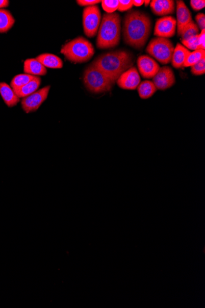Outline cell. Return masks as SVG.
<instances>
[{"instance_id":"1f68e13d","label":"cell","mask_w":205,"mask_h":308,"mask_svg":"<svg viewBox=\"0 0 205 308\" xmlns=\"http://www.w3.org/2000/svg\"><path fill=\"white\" fill-rule=\"evenodd\" d=\"M76 2L78 5L81 6V7H87L98 4L99 3H101V1H99V0H79Z\"/></svg>"},{"instance_id":"52a82bcc","label":"cell","mask_w":205,"mask_h":308,"mask_svg":"<svg viewBox=\"0 0 205 308\" xmlns=\"http://www.w3.org/2000/svg\"><path fill=\"white\" fill-rule=\"evenodd\" d=\"M101 14L97 5L87 7L84 9L83 23L84 34L92 38L97 34L100 25Z\"/></svg>"},{"instance_id":"f546056e","label":"cell","mask_w":205,"mask_h":308,"mask_svg":"<svg viewBox=\"0 0 205 308\" xmlns=\"http://www.w3.org/2000/svg\"><path fill=\"white\" fill-rule=\"evenodd\" d=\"M191 7L195 11H199L205 7L204 0H191L190 2Z\"/></svg>"},{"instance_id":"d4e9b609","label":"cell","mask_w":205,"mask_h":308,"mask_svg":"<svg viewBox=\"0 0 205 308\" xmlns=\"http://www.w3.org/2000/svg\"><path fill=\"white\" fill-rule=\"evenodd\" d=\"M191 73L195 76L203 75L205 73V57L199 61L197 64L192 66Z\"/></svg>"},{"instance_id":"9c48e42d","label":"cell","mask_w":205,"mask_h":308,"mask_svg":"<svg viewBox=\"0 0 205 308\" xmlns=\"http://www.w3.org/2000/svg\"><path fill=\"white\" fill-rule=\"evenodd\" d=\"M176 19L173 16H164L156 20L153 35L157 37L172 38L176 34Z\"/></svg>"},{"instance_id":"e0dca14e","label":"cell","mask_w":205,"mask_h":308,"mask_svg":"<svg viewBox=\"0 0 205 308\" xmlns=\"http://www.w3.org/2000/svg\"><path fill=\"white\" fill-rule=\"evenodd\" d=\"M36 59L41 63L46 68H62L63 66L62 60L59 57L52 55V54H42L38 56Z\"/></svg>"},{"instance_id":"ba28073f","label":"cell","mask_w":205,"mask_h":308,"mask_svg":"<svg viewBox=\"0 0 205 308\" xmlns=\"http://www.w3.org/2000/svg\"><path fill=\"white\" fill-rule=\"evenodd\" d=\"M50 89V86H47L29 96L22 98L21 105L23 111L27 113L37 111L42 104L47 99Z\"/></svg>"},{"instance_id":"83f0119b","label":"cell","mask_w":205,"mask_h":308,"mask_svg":"<svg viewBox=\"0 0 205 308\" xmlns=\"http://www.w3.org/2000/svg\"><path fill=\"white\" fill-rule=\"evenodd\" d=\"M165 16L168 14H173L175 11V3L173 0H161Z\"/></svg>"},{"instance_id":"8fae6325","label":"cell","mask_w":205,"mask_h":308,"mask_svg":"<svg viewBox=\"0 0 205 308\" xmlns=\"http://www.w3.org/2000/svg\"><path fill=\"white\" fill-rule=\"evenodd\" d=\"M141 83V78L137 68L132 67L123 73L116 81L119 88L124 90H135Z\"/></svg>"},{"instance_id":"277c9868","label":"cell","mask_w":205,"mask_h":308,"mask_svg":"<svg viewBox=\"0 0 205 308\" xmlns=\"http://www.w3.org/2000/svg\"><path fill=\"white\" fill-rule=\"evenodd\" d=\"M60 52L69 61L84 63L92 59L95 49L89 40L80 36L64 44Z\"/></svg>"},{"instance_id":"d6986e66","label":"cell","mask_w":205,"mask_h":308,"mask_svg":"<svg viewBox=\"0 0 205 308\" xmlns=\"http://www.w3.org/2000/svg\"><path fill=\"white\" fill-rule=\"evenodd\" d=\"M14 18L10 11L0 9V33H7L13 28L15 23Z\"/></svg>"},{"instance_id":"f1b7e54d","label":"cell","mask_w":205,"mask_h":308,"mask_svg":"<svg viewBox=\"0 0 205 308\" xmlns=\"http://www.w3.org/2000/svg\"><path fill=\"white\" fill-rule=\"evenodd\" d=\"M133 7L134 6H133L131 0H127V1H125V0H119V7L117 10L120 12L128 11L131 10Z\"/></svg>"},{"instance_id":"44dd1931","label":"cell","mask_w":205,"mask_h":308,"mask_svg":"<svg viewBox=\"0 0 205 308\" xmlns=\"http://www.w3.org/2000/svg\"><path fill=\"white\" fill-rule=\"evenodd\" d=\"M35 76L30 75L28 74H20L15 76L13 79L12 80L10 86L13 88V90L22 88L23 86L27 85V83L31 82L34 79Z\"/></svg>"},{"instance_id":"484cf974","label":"cell","mask_w":205,"mask_h":308,"mask_svg":"<svg viewBox=\"0 0 205 308\" xmlns=\"http://www.w3.org/2000/svg\"><path fill=\"white\" fill-rule=\"evenodd\" d=\"M150 6L153 13L156 14V16H165L161 0H153V1L150 2Z\"/></svg>"},{"instance_id":"3957f363","label":"cell","mask_w":205,"mask_h":308,"mask_svg":"<svg viewBox=\"0 0 205 308\" xmlns=\"http://www.w3.org/2000/svg\"><path fill=\"white\" fill-rule=\"evenodd\" d=\"M121 37V17L117 13H105L98 29L96 45L100 49L114 48Z\"/></svg>"},{"instance_id":"4dcf8cb0","label":"cell","mask_w":205,"mask_h":308,"mask_svg":"<svg viewBox=\"0 0 205 308\" xmlns=\"http://www.w3.org/2000/svg\"><path fill=\"white\" fill-rule=\"evenodd\" d=\"M195 20L197 22L199 30L203 31L205 29V15L203 13H198L195 16Z\"/></svg>"},{"instance_id":"5b68a950","label":"cell","mask_w":205,"mask_h":308,"mask_svg":"<svg viewBox=\"0 0 205 308\" xmlns=\"http://www.w3.org/2000/svg\"><path fill=\"white\" fill-rule=\"evenodd\" d=\"M83 82L87 90L93 94L110 92L116 83L104 71L92 64L84 71Z\"/></svg>"},{"instance_id":"cb8c5ba5","label":"cell","mask_w":205,"mask_h":308,"mask_svg":"<svg viewBox=\"0 0 205 308\" xmlns=\"http://www.w3.org/2000/svg\"><path fill=\"white\" fill-rule=\"evenodd\" d=\"M102 8L107 14H113L119 7L118 0H102Z\"/></svg>"},{"instance_id":"30bf717a","label":"cell","mask_w":205,"mask_h":308,"mask_svg":"<svg viewBox=\"0 0 205 308\" xmlns=\"http://www.w3.org/2000/svg\"><path fill=\"white\" fill-rule=\"evenodd\" d=\"M157 89L160 91H165L171 88L176 83V78L171 68L164 66L160 69L152 79Z\"/></svg>"},{"instance_id":"ac0fdd59","label":"cell","mask_w":205,"mask_h":308,"mask_svg":"<svg viewBox=\"0 0 205 308\" xmlns=\"http://www.w3.org/2000/svg\"><path fill=\"white\" fill-rule=\"evenodd\" d=\"M41 79L39 76H35L31 82L19 89L14 90L18 97L24 98L38 91L39 87L41 85Z\"/></svg>"},{"instance_id":"2e32d148","label":"cell","mask_w":205,"mask_h":308,"mask_svg":"<svg viewBox=\"0 0 205 308\" xmlns=\"http://www.w3.org/2000/svg\"><path fill=\"white\" fill-rule=\"evenodd\" d=\"M190 53L191 52L186 47L180 43H177L176 47H174L172 59H171V62L173 67L175 68H182L187 56H188Z\"/></svg>"},{"instance_id":"7402d4cb","label":"cell","mask_w":205,"mask_h":308,"mask_svg":"<svg viewBox=\"0 0 205 308\" xmlns=\"http://www.w3.org/2000/svg\"><path fill=\"white\" fill-rule=\"evenodd\" d=\"M205 56V50L204 49H197L194 52H191L187 56L185 63H184L183 67H192V66L197 64Z\"/></svg>"},{"instance_id":"4316f807","label":"cell","mask_w":205,"mask_h":308,"mask_svg":"<svg viewBox=\"0 0 205 308\" xmlns=\"http://www.w3.org/2000/svg\"><path fill=\"white\" fill-rule=\"evenodd\" d=\"M184 46L190 50H196L200 49L199 47L198 35L195 36L188 40L182 41Z\"/></svg>"},{"instance_id":"9a60e30c","label":"cell","mask_w":205,"mask_h":308,"mask_svg":"<svg viewBox=\"0 0 205 308\" xmlns=\"http://www.w3.org/2000/svg\"><path fill=\"white\" fill-rule=\"evenodd\" d=\"M0 94L8 107L16 106L20 101V98L18 97L13 88L7 83H0Z\"/></svg>"},{"instance_id":"d590c367","label":"cell","mask_w":205,"mask_h":308,"mask_svg":"<svg viewBox=\"0 0 205 308\" xmlns=\"http://www.w3.org/2000/svg\"><path fill=\"white\" fill-rule=\"evenodd\" d=\"M150 1H144V4L145 5V7H147V6L150 4Z\"/></svg>"},{"instance_id":"836d02e7","label":"cell","mask_w":205,"mask_h":308,"mask_svg":"<svg viewBox=\"0 0 205 308\" xmlns=\"http://www.w3.org/2000/svg\"><path fill=\"white\" fill-rule=\"evenodd\" d=\"M10 5L8 0H0V9L7 8Z\"/></svg>"},{"instance_id":"603a6c76","label":"cell","mask_w":205,"mask_h":308,"mask_svg":"<svg viewBox=\"0 0 205 308\" xmlns=\"http://www.w3.org/2000/svg\"><path fill=\"white\" fill-rule=\"evenodd\" d=\"M198 35L199 29L197 23L194 20H192L183 29L180 37H182V41H184Z\"/></svg>"},{"instance_id":"4fadbf2b","label":"cell","mask_w":205,"mask_h":308,"mask_svg":"<svg viewBox=\"0 0 205 308\" xmlns=\"http://www.w3.org/2000/svg\"><path fill=\"white\" fill-rule=\"evenodd\" d=\"M176 2L177 32L180 37L183 29L191 22L192 20V14L185 3L182 0H177Z\"/></svg>"},{"instance_id":"7a4b0ae2","label":"cell","mask_w":205,"mask_h":308,"mask_svg":"<svg viewBox=\"0 0 205 308\" xmlns=\"http://www.w3.org/2000/svg\"><path fill=\"white\" fill-rule=\"evenodd\" d=\"M91 64L116 83L119 76L134 65V56L126 49L111 50L98 56Z\"/></svg>"},{"instance_id":"d6a6232c","label":"cell","mask_w":205,"mask_h":308,"mask_svg":"<svg viewBox=\"0 0 205 308\" xmlns=\"http://www.w3.org/2000/svg\"><path fill=\"white\" fill-rule=\"evenodd\" d=\"M198 43L199 47H200V49H205V30H203L200 33V34L198 35Z\"/></svg>"},{"instance_id":"8992f818","label":"cell","mask_w":205,"mask_h":308,"mask_svg":"<svg viewBox=\"0 0 205 308\" xmlns=\"http://www.w3.org/2000/svg\"><path fill=\"white\" fill-rule=\"evenodd\" d=\"M174 47L168 38L156 37L147 45L146 52L163 65L171 62Z\"/></svg>"},{"instance_id":"5bb4252c","label":"cell","mask_w":205,"mask_h":308,"mask_svg":"<svg viewBox=\"0 0 205 308\" xmlns=\"http://www.w3.org/2000/svg\"><path fill=\"white\" fill-rule=\"evenodd\" d=\"M23 71L30 75L44 76L47 74V69L44 66L36 59H27L24 62Z\"/></svg>"},{"instance_id":"e575fe53","label":"cell","mask_w":205,"mask_h":308,"mask_svg":"<svg viewBox=\"0 0 205 308\" xmlns=\"http://www.w3.org/2000/svg\"><path fill=\"white\" fill-rule=\"evenodd\" d=\"M144 1H142V0H134L132 1L133 6H135V7H140L141 6H142L144 4Z\"/></svg>"},{"instance_id":"6da1fadb","label":"cell","mask_w":205,"mask_h":308,"mask_svg":"<svg viewBox=\"0 0 205 308\" xmlns=\"http://www.w3.org/2000/svg\"><path fill=\"white\" fill-rule=\"evenodd\" d=\"M152 20L145 12L131 10L125 15L123 20V41L135 49L145 46L151 34Z\"/></svg>"},{"instance_id":"ffe728a7","label":"cell","mask_w":205,"mask_h":308,"mask_svg":"<svg viewBox=\"0 0 205 308\" xmlns=\"http://www.w3.org/2000/svg\"><path fill=\"white\" fill-rule=\"evenodd\" d=\"M137 89L139 96L142 99H147V98L151 97L158 90L155 84L151 81L148 80L141 82Z\"/></svg>"},{"instance_id":"7c38bea8","label":"cell","mask_w":205,"mask_h":308,"mask_svg":"<svg viewBox=\"0 0 205 308\" xmlns=\"http://www.w3.org/2000/svg\"><path fill=\"white\" fill-rule=\"evenodd\" d=\"M137 65L141 75L146 79H153L161 68L155 59L147 55L138 58Z\"/></svg>"}]
</instances>
